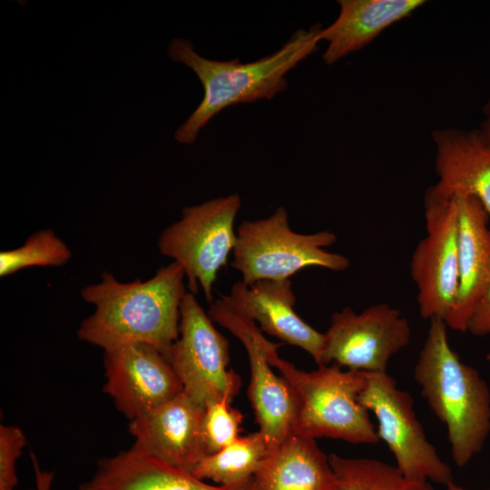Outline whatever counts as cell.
I'll return each instance as SVG.
<instances>
[{
    "instance_id": "cell-13",
    "label": "cell",
    "mask_w": 490,
    "mask_h": 490,
    "mask_svg": "<svg viewBox=\"0 0 490 490\" xmlns=\"http://www.w3.org/2000/svg\"><path fill=\"white\" fill-rule=\"evenodd\" d=\"M205 408L181 392L173 398L131 420L132 446L174 467L192 474L209 455L203 434Z\"/></svg>"
},
{
    "instance_id": "cell-3",
    "label": "cell",
    "mask_w": 490,
    "mask_h": 490,
    "mask_svg": "<svg viewBox=\"0 0 490 490\" xmlns=\"http://www.w3.org/2000/svg\"><path fill=\"white\" fill-rule=\"evenodd\" d=\"M421 395L446 426L454 463L463 467L484 447L490 433V389L480 373L451 348L447 326L429 319L414 369Z\"/></svg>"
},
{
    "instance_id": "cell-6",
    "label": "cell",
    "mask_w": 490,
    "mask_h": 490,
    "mask_svg": "<svg viewBox=\"0 0 490 490\" xmlns=\"http://www.w3.org/2000/svg\"><path fill=\"white\" fill-rule=\"evenodd\" d=\"M240 206V195L232 193L185 207L157 241L160 253L183 269L189 291L195 295L201 288L210 305L219 271L235 248L234 222Z\"/></svg>"
},
{
    "instance_id": "cell-4",
    "label": "cell",
    "mask_w": 490,
    "mask_h": 490,
    "mask_svg": "<svg viewBox=\"0 0 490 490\" xmlns=\"http://www.w3.org/2000/svg\"><path fill=\"white\" fill-rule=\"evenodd\" d=\"M281 345L269 341L266 351L269 363L287 380L298 400L292 435L352 444L374 445L380 441L369 411L359 402L368 372L342 370L336 364L318 366L309 372L300 370L279 357Z\"/></svg>"
},
{
    "instance_id": "cell-19",
    "label": "cell",
    "mask_w": 490,
    "mask_h": 490,
    "mask_svg": "<svg viewBox=\"0 0 490 490\" xmlns=\"http://www.w3.org/2000/svg\"><path fill=\"white\" fill-rule=\"evenodd\" d=\"M252 485L253 490H338L329 457L315 439L296 435L269 452Z\"/></svg>"
},
{
    "instance_id": "cell-16",
    "label": "cell",
    "mask_w": 490,
    "mask_h": 490,
    "mask_svg": "<svg viewBox=\"0 0 490 490\" xmlns=\"http://www.w3.org/2000/svg\"><path fill=\"white\" fill-rule=\"evenodd\" d=\"M431 135L438 177L433 186L449 196L476 198L490 218V145L478 130L444 128Z\"/></svg>"
},
{
    "instance_id": "cell-12",
    "label": "cell",
    "mask_w": 490,
    "mask_h": 490,
    "mask_svg": "<svg viewBox=\"0 0 490 490\" xmlns=\"http://www.w3.org/2000/svg\"><path fill=\"white\" fill-rule=\"evenodd\" d=\"M103 351V392L130 421L182 392L178 377L156 348L131 343Z\"/></svg>"
},
{
    "instance_id": "cell-23",
    "label": "cell",
    "mask_w": 490,
    "mask_h": 490,
    "mask_svg": "<svg viewBox=\"0 0 490 490\" xmlns=\"http://www.w3.org/2000/svg\"><path fill=\"white\" fill-rule=\"evenodd\" d=\"M231 400L224 398L205 407L203 434L209 455L214 454L239 437L243 415L230 407Z\"/></svg>"
},
{
    "instance_id": "cell-24",
    "label": "cell",
    "mask_w": 490,
    "mask_h": 490,
    "mask_svg": "<svg viewBox=\"0 0 490 490\" xmlns=\"http://www.w3.org/2000/svg\"><path fill=\"white\" fill-rule=\"evenodd\" d=\"M25 445L26 437L20 427L0 426V490H15V463Z\"/></svg>"
},
{
    "instance_id": "cell-8",
    "label": "cell",
    "mask_w": 490,
    "mask_h": 490,
    "mask_svg": "<svg viewBox=\"0 0 490 490\" xmlns=\"http://www.w3.org/2000/svg\"><path fill=\"white\" fill-rule=\"evenodd\" d=\"M359 402L375 416L379 440L387 446L403 475L445 486L454 483L450 466L427 439L416 417L413 397L397 387L392 376L368 373Z\"/></svg>"
},
{
    "instance_id": "cell-20",
    "label": "cell",
    "mask_w": 490,
    "mask_h": 490,
    "mask_svg": "<svg viewBox=\"0 0 490 490\" xmlns=\"http://www.w3.org/2000/svg\"><path fill=\"white\" fill-rule=\"evenodd\" d=\"M270 451L268 441L260 431L239 436L221 450L205 456L192 475L219 485L244 484L252 480Z\"/></svg>"
},
{
    "instance_id": "cell-17",
    "label": "cell",
    "mask_w": 490,
    "mask_h": 490,
    "mask_svg": "<svg viewBox=\"0 0 490 490\" xmlns=\"http://www.w3.org/2000/svg\"><path fill=\"white\" fill-rule=\"evenodd\" d=\"M78 490H253L252 480L212 485L134 446L100 459L92 477Z\"/></svg>"
},
{
    "instance_id": "cell-28",
    "label": "cell",
    "mask_w": 490,
    "mask_h": 490,
    "mask_svg": "<svg viewBox=\"0 0 490 490\" xmlns=\"http://www.w3.org/2000/svg\"><path fill=\"white\" fill-rule=\"evenodd\" d=\"M446 490H468L466 488H464L460 485H456L455 483L448 485L447 486H446Z\"/></svg>"
},
{
    "instance_id": "cell-18",
    "label": "cell",
    "mask_w": 490,
    "mask_h": 490,
    "mask_svg": "<svg viewBox=\"0 0 490 490\" xmlns=\"http://www.w3.org/2000/svg\"><path fill=\"white\" fill-rule=\"evenodd\" d=\"M337 19L319 32L328 47L322 56L333 64L371 43L393 24L407 17L425 4L423 0H339Z\"/></svg>"
},
{
    "instance_id": "cell-22",
    "label": "cell",
    "mask_w": 490,
    "mask_h": 490,
    "mask_svg": "<svg viewBox=\"0 0 490 490\" xmlns=\"http://www.w3.org/2000/svg\"><path fill=\"white\" fill-rule=\"evenodd\" d=\"M72 257L71 250L50 229L32 234L19 248L0 252V276L6 277L23 269L61 267Z\"/></svg>"
},
{
    "instance_id": "cell-26",
    "label": "cell",
    "mask_w": 490,
    "mask_h": 490,
    "mask_svg": "<svg viewBox=\"0 0 490 490\" xmlns=\"http://www.w3.org/2000/svg\"><path fill=\"white\" fill-rule=\"evenodd\" d=\"M35 482L36 490H51L54 478L53 471L42 469L35 454L33 451L29 453Z\"/></svg>"
},
{
    "instance_id": "cell-10",
    "label": "cell",
    "mask_w": 490,
    "mask_h": 490,
    "mask_svg": "<svg viewBox=\"0 0 490 490\" xmlns=\"http://www.w3.org/2000/svg\"><path fill=\"white\" fill-rule=\"evenodd\" d=\"M324 335L322 366L385 373L391 358L408 345L411 328L399 309L382 302L360 313L349 307L334 312Z\"/></svg>"
},
{
    "instance_id": "cell-5",
    "label": "cell",
    "mask_w": 490,
    "mask_h": 490,
    "mask_svg": "<svg viewBox=\"0 0 490 490\" xmlns=\"http://www.w3.org/2000/svg\"><path fill=\"white\" fill-rule=\"evenodd\" d=\"M236 234L230 266L241 274L247 286L263 279H288L306 268L343 271L350 264L346 256L326 250L337 241L335 233L293 231L283 207L268 218L243 220Z\"/></svg>"
},
{
    "instance_id": "cell-2",
    "label": "cell",
    "mask_w": 490,
    "mask_h": 490,
    "mask_svg": "<svg viewBox=\"0 0 490 490\" xmlns=\"http://www.w3.org/2000/svg\"><path fill=\"white\" fill-rule=\"evenodd\" d=\"M320 24L296 31L276 52L251 62L216 61L200 55L187 39H173L167 54L191 68L203 86V98L176 130L180 143H193L200 131L221 110L242 103L272 99L288 87L285 75L318 49Z\"/></svg>"
},
{
    "instance_id": "cell-30",
    "label": "cell",
    "mask_w": 490,
    "mask_h": 490,
    "mask_svg": "<svg viewBox=\"0 0 490 490\" xmlns=\"http://www.w3.org/2000/svg\"><path fill=\"white\" fill-rule=\"evenodd\" d=\"M28 490H36V489H28Z\"/></svg>"
},
{
    "instance_id": "cell-29",
    "label": "cell",
    "mask_w": 490,
    "mask_h": 490,
    "mask_svg": "<svg viewBox=\"0 0 490 490\" xmlns=\"http://www.w3.org/2000/svg\"><path fill=\"white\" fill-rule=\"evenodd\" d=\"M486 359L490 362V352L486 355Z\"/></svg>"
},
{
    "instance_id": "cell-21",
    "label": "cell",
    "mask_w": 490,
    "mask_h": 490,
    "mask_svg": "<svg viewBox=\"0 0 490 490\" xmlns=\"http://www.w3.org/2000/svg\"><path fill=\"white\" fill-rule=\"evenodd\" d=\"M328 457L338 490H436L430 482L407 478L396 466L377 459Z\"/></svg>"
},
{
    "instance_id": "cell-14",
    "label": "cell",
    "mask_w": 490,
    "mask_h": 490,
    "mask_svg": "<svg viewBox=\"0 0 490 490\" xmlns=\"http://www.w3.org/2000/svg\"><path fill=\"white\" fill-rule=\"evenodd\" d=\"M219 299L235 314L258 322L261 331L304 349L322 366L325 335L296 313L289 279H263L250 286L240 280Z\"/></svg>"
},
{
    "instance_id": "cell-25",
    "label": "cell",
    "mask_w": 490,
    "mask_h": 490,
    "mask_svg": "<svg viewBox=\"0 0 490 490\" xmlns=\"http://www.w3.org/2000/svg\"><path fill=\"white\" fill-rule=\"evenodd\" d=\"M467 331L477 337L490 335V284L474 309Z\"/></svg>"
},
{
    "instance_id": "cell-15",
    "label": "cell",
    "mask_w": 490,
    "mask_h": 490,
    "mask_svg": "<svg viewBox=\"0 0 490 490\" xmlns=\"http://www.w3.org/2000/svg\"><path fill=\"white\" fill-rule=\"evenodd\" d=\"M458 212L459 285L447 328L466 332L474 309L490 284V218L474 197H455Z\"/></svg>"
},
{
    "instance_id": "cell-7",
    "label": "cell",
    "mask_w": 490,
    "mask_h": 490,
    "mask_svg": "<svg viewBox=\"0 0 490 490\" xmlns=\"http://www.w3.org/2000/svg\"><path fill=\"white\" fill-rule=\"evenodd\" d=\"M163 356L181 383L182 392L203 408L224 398L232 400L240 390V377L228 368V339L190 291L181 305L179 337Z\"/></svg>"
},
{
    "instance_id": "cell-9",
    "label": "cell",
    "mask_w": 490,
    "mask_h": 490,
    "mask_svg": "<svg viewBox=\"0 0 490 490\" xmlns=\"http://www.w3.org/2000/svg\"><path fill=\"white\" fill-rule=\"evenodd\" d=\"M426 234L410 260L420 316L448 317L458 290V212L454 196L430 186L424 197Z\"/></svg>"
},
{
    "instance_id": "cell-27",
    "label": "cell",
    "mask_w": 490,
    "mask_h": 490,
    "mask_svg": "<svg viewBox=\"0 0 490 490\" xmlns=\"http://www.w3.org/2000/svg\"><path fill=\"white\" fill-rule=\"evenodd\" d=\"M484 119L478 130L485 142L490 145V98L484 107Z\"/></svg>"
},
{
    "instance_id": "cell-11",
    "label": "cell",
    "mask_w": 490,
    "mask_h": 490,
    "mask_svg": "<svg viewBox=\"0 0 490 490\" xmlns=\"http://www.w3.org/2000/svg\"><path fill=\"white\" fill-rule=\"evenodd\" d=\"M208 315L228 329L246 349L250 382L248 388L256 421L273 450L293 434L298 400L289 384L277 376L267 358V344L260 328L250 319L235 314L218 299L210 305Z\"/></svg>"
},
{
    "instance_id": "cell-1",
    "label": "cell",
    "mask_w": 490,
    "mask_h": 490,
    "mask_svg": "<svg viewBox=\"0 0 490 490\" xmlns=\"http://www.w3.org/2000/svg\"><path fill=\"white\" fill-rule=\"evenodd\" d=\"M84 287L83 299L94 306L77 330L78 338L103 350L131 343L151 345L162 355L179 337L185 273L172 261L149 279L121 282L107 271Z\"/></svg>"
}]
</instances>
